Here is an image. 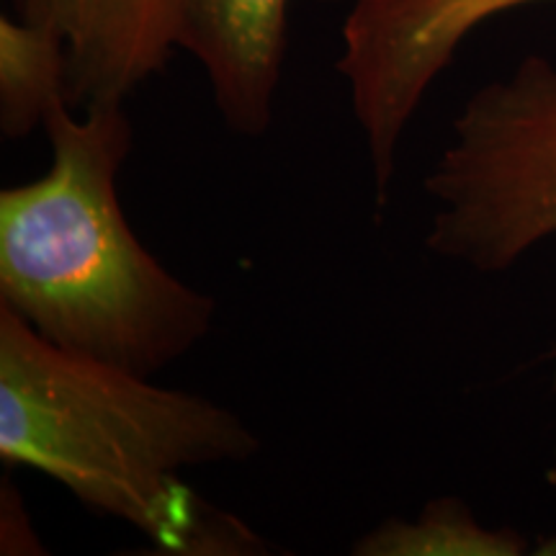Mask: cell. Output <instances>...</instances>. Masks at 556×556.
Returning <instances> with one entry per match:
<instances>
[{
  "mask_svg": "<svg viewBox=\"0 0 556 556\" xmlns=\"http://www.w3.org/2000/svg\"><path fill=\"white\" fill-rule=\"evenodd\" d=\"M21 16L65 41L75 109L124 103L180 50V0H21Z\"/></svg>",
  "mask_w": 556,
  "mask_h": 556,
  "instance_id": "5",
  "label": "cell"
},
{
  "mask_svg": "<svg viewBox=\"0 0 556 556\" xmlns=\"http://www.w3.org/2000/svg\"><path fill=\"white\" fill-rule=\"evenodd\" d=\"M323 3H348V5H353V3H358V0H323Z\"/></svg>",
  "mask_w": 556,
  "mask_h": 556,
  "instance_id": "9",
  "label": "cell"
},
{
  "mask_svg": "<svg viewBox=\"0 0 556 556\" xmlns=\"http://www.w3.org/2000/svg\"><path fill=\"white\" fill-rule=\"evenodd\" d=\"M50 170L0 191V307L70 353L155 377L214 328L217 299L170 274L131 229L124 103L67 99L45 122Z\"/></svg>",
  "mask_w": 556,
  "mask_h": 556,
  "instance_id": "2",
  "label": "cell"
},
{
  "mask_svg": "<svg viewBox=\"0 0 556 556\" xmlns=\"http://www.w3.org/2000/svg\"><path fill=\"white\" fill-rule=\"evenodd\" d=\"M258 451L253 428L219 402L70 353L0 307V462L54 479L157 552L266 554L253 528L184 479Z\"/></svg>",
  "mask_w": 556,
  "mask_h": 556,
  "instance_id": "1",
  "label": "cell"
},
{
  "mask_svg": "<svg viewBox=\"0 0 556 556\" xmlns=\"http://www.w3.org/2000/svg\"><path fill=\"white\" fill-rule=\"evenodd\" d=\"M67 99V47L47 26L0 16V131L24 139L45 129L54 103Z\"/></svg>",
  "mask_w": 556,
  "mask_h": 556,
  "instance_id": "7",
  "label": "cell"
},
{
  "mask_svg": "<svg viewBox=\"0 0 556 556\" xmlns=\"http://www.w3.org/2000/svg\"><path fill=\"white\" fill-rule=\"evenodd\" d=\"M536 0H358L343 24L338 73L348 83L353 119L384 208L400 144L433 83L464 39L484 21Z\"/></svg>",
  "mask_w": 556,
  "mask_h": 556,
  "instance_id": "4",
  "label": "cell"
},
{
  "mask_svg": "<svg viewBox=\"0 0 556 556\" xmlns=\"http://www.w3.org/2000/svg\"><path fill=\"white\" fill-rule=\"evenodd\" d=\"M426 248L479 274H503L556 238V62L528 54L469 96L422 180Z\"/></svg>",
  "mask_w": 556,
  "mask_h": 556,
  "instance_id": "3",
  "label": "cell"
},
{
  "mask_svg": "<svg viewBox=\"0 0 556 556\" xmlns=\"http://www.w3.org/2000/svg\"><path fill=\"white\" fill-rule=\"evenodd\" d=\"M526 539L513 528H486L462 500H433L413 520H384L364 533L356 556H520Z\"/></svg>",
  "mask_w": 556,
  "mask_h": 556,
  "instance_id": "8",
  "label": "cell"
},
{
  "mask_svg": "<svg viewBox=\"0 0 556 556\" xmlns=\"http://www.w3.org/2000/svg\"><path fill=\"white\" fill-rule=\"evenodd\" d=\"M291 0H180V52L204 70L222 122L263 137L274 122Z\"/></svg>",
  "mask_w": 556,
  "mask_h": 556,
  "instance_id": "6",
  "label": "cell"
}]
</instances>
